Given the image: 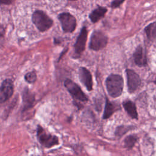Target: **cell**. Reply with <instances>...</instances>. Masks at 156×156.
<instances>
[{
  "mask_svg": "<svg viewBox=\"0 0 156 156\" xmlns=\"http://www.w3.org/2000/svg\"><path fill=\"white\" fill-rule=\"evenodd\" d=\"M37 79V74L35 71H32L26 73L24 75V80L28 83H34L36 82Z\"/></svg>",
  "mask_w": 156,
  "mask_h": 156,
  "instance_id": "19",
  "label": "cell"
},
{
  "mask_svg": "<svg viewBox=\"0 0 156 156\" xmlns=\"http://www.w3.org/2000/svg\"><path fill=\"white\" fill-rule=\"evenodd\" d=\"M58 19L64 32L71 33L75 30L77 25L76 19L71 13L68 12L62 13L58 15Z\"/></svg>",
  "mask_w": 156,
  "mask_h": 156,
  "instance_id": "6",
  "label": "cell"
},
{
  "mask_svg": "<svg viewBox=\"0 0 156 156\" xmlns=\"http://www.w3.org/2000/svg\"><path fill=\"white\" fill-rule=\"evenodd\" d=\"M154 83L156 84V79H155V81H154Z\"/></svg>",
  "mask_w": 156,
  "mask_h": 156,
  "instance_id": "23",
  "label": "cell"
},
{
  "mask_svg": "<svg viewBox=\"0 0 156 156\" xmlns=\"http://www.w3.org/2000/svg\"><path fill=\"white\" fill-rule=\"evenodd\" d=\"M37 137L38 142L43 147L50 148L59 144V140L57 136L48 133L40 126H37Z\"/></svg>",
  "mask_w": 156,
  "mask_h": 156,
  "instance_id": "3",
  "label": "cell"
},
{
  "mask_svg": "<svg viewBox=\"0 0 156 156\" xmlns=\"http://www.w3.org/2000/svg\"><path fill=\"white\" fill-rule=\"evenodd\" d=\"M125 0H113L111 4V7L113 9H115V8H118L121 4H122V2L124 1Z\"/></svg>",
  "mask_w": 156,
  "mask_h": 156,
  "instance_id": "20",
  "label": "cell"
},
{
  "mask_svg": "<svg viewBox=\"0 0 156 156\" xmlns=\"http://www.w3.org/2000/svg\"><path fill=\"white\" fill-rule=\"evenodd\" d=\"M79 75L80 82L87 88V90L91 91L93 89V79L90 71L85 67H80Z\"/></svg>",
  "mask_w": 156,
  "mask_h": 156,
  "instance_id": "11",
  "label": "cell"
},
{
  "mask_svg": "<svg viewBox=\"0 0 156 156\" xmlns=\"http://www.w3.org/2000/svg\"><path fill=\"white\" fill-rule=\"evenodd\" d=\"M4 35H5V30L2 26L0 25V46L2 44L4 41Z\"/></svg>",
  "mask_w": 156,
  "mask_h": 156,
  "instance_id": "21",
  "label": "cell"
},
{
  "mask_svg": "<svg viewBox=\"0 0 156 156\" xmlns=\"http://www.w3.org/2000/svg\"><path fill=\"white\" fill-rule=\"evenodd\" d=\"M134 128L133 126H118L115 130V135L118 136H122L128 131L132 130Z\"/></svg>",
  "mask_w": 156,
  "mask_h": 156,
  "instance_id": "18",
  "label": "cell"
},
{
  "mask_svg": "<svg viewBox=\"0 0 156 156\" xmlns=\"http://www.w3.org/2000/svg\"><path fill=\"white\" fill-rule=\"evenodd\" d=\"M122 105L124 110L132 119H138V113L134 102L130 100H126L123 101Z\"/></svg>",
  "mask_w": 156,
  "mask_h": 156,
  "instance_id": "14",
  "label": "cell"
},
{
  "mask_svg": "<svg viewBox=\"0 0 156 156\" xmlns=\"http://www.w3.org/2000/svg\"><path fill=\"white\" fill-rule=\"evenodd\" d=\"M147 37L150 40L156 39V22L151 23L144 29Z\"/></svg>",
  "mask_w": 156,
  "mask_h": 156,
  "instance_id": "16",
  "label": "cell"
},
{
  "mask_svg": "<svg viewBox=\"0 0 156 156\" xmlns=\"http://www.w3.org/2000/svg\"><path fill=\"white\" fill-rule=\"evenodd\" d=\"M107 10L104 7H98L90 14L89 18L92 23H94L102 19L105 15Z\"/></svg>",
  "mask_w": 156,
  "mask_h": 156,
  "instance_id": "15",
  "label": "cell"
},
{
  "mask_svg": "<svg viewBox=\"0 0 156 156\" xmlns=\"http://www.w3.org/2000/svg\"><path fill=\"white\" fill-rule=\"evenodd\" d=\"M15 0H0V4L9 5V4H11Z\"/></svg>",
  "mask_w": 156,
  "mask_h": 156,
  "instance_id": "22",
  "label": "cell"
},
{
  "mask_svg": "<svg viewBox=\"0 0 156 156\" xmlns=\"http://www.w3.org/2000/svg\"><path fill=\"white\" fill-rule=\"evenodd\" d=\"M69 1H76V0H69Z\"/></svg>",
  "mask_w": 156,
  "mask_h": 156,
  "instance_id": "24",
  "label": "cell"
},
{
  "mask_svg": "<svg viewBox=\"0 0 156 156\" xmlns=\"http://www.w3.org/2000/svg\"><path fill=\"white\" fill-rule=\"evenodd\" d=\"M32 21L40 32H45L53 25L52 20L43 11L36 10L32 16Z\"/></svg>",
  "mask_w": 156,
  "mask_h": 156,
  "instance_id": "2",
  "label": "cell"
},
{
  "mask_svg": "<svg viewBox=\"0 0 156 156\" xmlns=\"http://www.w3.org/2000/svg\"><path fill=\"white\" fill-rule=\"evenodd\" d=\"M138 139V137L135 134H132V135H128L126 137V138L124 140V147L128 149H132L137 142Z\"/></svg>",
  "mask_w": 156,
  "mask_h": 156,
  "instance_id": "17",
  "label": "cell"
},
{
  "mask_svg": "<svg viewBox=\"0 0 156 156\" xmlns=\"http://www.w3.org/2000/svg\"><path fill=\"white\" fill-rule=\"evenodd\" d=\"M126 73L128 91L130 93H133L138 89L141 83L140 77L135 71L130 69H126Z\"/></svg>",
  "mask_w": 156,
  "mask_h": 156,
  "instance_id": "8",
  "label": "cell"
},
{
  "mask_svg": "<svg viewBox=\"0 0 156 156\" xmlns=\"http://www.w3.org/2000/svg\"><path fill=\"white\" fill-rule=\"evenodd\" d=\"M120 109V106L110 101L108 98L105 99V105L103 114V119L109 118L116 111Z\"/></svg>",
  "mask_w": 156,
  "mask_h": 156,
  "instance_id": "13",
  "label": "cell"
},
{
  "mask_svg": "<svg viewBox=\"0 0 156 156\" xmlns=\"http://www.w3.org/2000/svg\"><path fill=\"white\" fill-rule=\"evenodd\" d=\"M108 42L107 35L100 30L93 32L89 44L90 49L93 51H99L105 48Z\"/></svg>",
  "mask_w": 156,
  "mask_h": 156,
  "instance_id": "4",
  "label": "cell"
},
{
  "mask_svg": "<svg viewBox=\"0 0 156 156\" xmlns=\"http://www.w3.org/2000/svg\"><path fill=\"white\" fill-rule=\"evenodd\" d=\"M14 92L13 82L10 79L4 80L0 87V104L7 101Z\"/></svg>",
  "mask_w": 156,
  "mask_h": 156,
  "instance_id": "7",
  "label": "cell"
},
{
  "mask_svg": "<svg viewBox=\"0 0 156 156\" xmlns=\"http://www.w3.org/2000/svg\"><path fill=\"white\" fill-rule=\"evenodd\" d=\"M87 35H88V31L87 27L83 26L77 38L76 41L74 44V52L75 54L79 57L81 54L83 52L85 48V44L87 40Z\"/></svg>",
  "mask_w": 156,
  "mask_h": 156,
  "instance_id": "9",
  "label": "cell"
},
{
  "mask_svg": "<svg viewBox=\"0 0 156 156\" xmlns=\"http://www.w3.org/2000/svg\"><path fill=\"white\" fill-rule=\"evenodd\" d=\"M133 60L135 64L140 66H145L147 65V57L141 46H138L133 52Z\"/></svg>",
  "mask_w": 156,
  "mask_h": 156,
  "instance_id": "12",
  "label": "cell"
},
{
  "mask_svg": "<svg viewBox=\"0 0 156 156\" xmlns=\"http://www.w3.org/2000/svg\"><path fill=\"white\" fill-rule=\"evenodd\" d=\"M105 85L108 94L112 98H117L122 94L123 90L122 77L118 74H112L106 79Z\"/></svg>",
  "mask_w": 156,
  "mask_h": 156,
  "instance_id": "1",
  "label": "cell"
},
{
  "mask_svg": "<svg viewBox=\"0 0 156 156\" xmlns=\"http://www.w3.org/2000/svg\"><path fill=\"white\" fill-rule=\"evenodd\" d=\"M64 85L74 99L81 102H87L88 100L87 96L83 93L80 87L72 80L66 79L64 82Z\"/></svg>",
  "mask_w": 156,
  "mask_h": 156,
  "instance_id": "5",
  "label": "cell"
},
{
  "mask_svg": "<svg viewBox=\"0 0 156 156\" xmlns=\"http://www.w3.org/2000/svg\"><path fill=\"white\" fill-rule=\"evenodd\" d=\"M23 112L32 108L35 101V94L33 93L27 87H26L22 92Z\"/></svg>",
  "mask_w": 156,
  "mask_h": 156,
  "instance_id": "10",
  "label": "cell"
}]
</instances>
